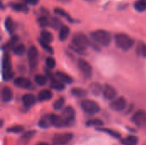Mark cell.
Instances as JSON below:
<instances>
[{"instance_id":"cell-1","label":"cell","mask_w":146,"mask_h":145,"mask_svg":"<svg viewBox=\"0 0 146 145\" xmlns=\"http://www.w3.org/2000/svg\"><path fill=\"white\" fill-rule=\"evenodd\" d=\"M92 38L96 43L103 46H108L111 41L110 33L105 30H97L93 32L92 33Z\"/></svg>"},{"instance_id":"cell-2","label":"cell","mask_w":146,"mask_h":145,"mask_svg":"<svg viewBox=\"0 0 146 145\" xmlns=\"http://www.w3.org/2000/svg\"><path fill=\"white\" fill-rule=\"evenodd\" d=\"M115 43L121 50H128L134 45L135 41L125 33H119L115 36Z\"/></svg>"},{"instance_id":"cell-3","label":"cell","mask_w":146,"mask_h":145,"mask_svg":"<svg viewBox=\"0 0 146 145\" xmlns=\"http://www.w3.org/2000/svg\"><path fill=\"white\" fill-rule=\"evenodd\" d=\"M3 78L4 80H10L14 77V72L12 71V67L10 63V58L8 54H5L3 58Z\"/></svg>"},{"instance_id":"cell-4","label":"cell","mask_w":146,"mask_h":145,"mask_svg":"<svg viewBox=\"0 0 146 145\" xmlns=\"http://www.w3.org/2000/svg\"><path fill=\"white\" fill-rule=\"evenodd\" d=\"M80 106L84 112L90 115H95L100 110L98 103L93 100H83L80 103Z\"/></svg>"},{"instance_id":"cell-5","label":"cell","mask_w":146,"mask_h":145,"mask_svg":"<svg viewBox=\"0 0 146 145\" xmlns=\"http://www.w3.org/2000/svg\"><path fill=\"white\" fill-rule=\"evenodd\" d=\"M62 118L63 119L66 126H70L74 124L75 120V111L73 107L68 106L66 107L62 113Z\"/></svg>"},{"instance_id":"cell-6","label":"cell","mask_w":146,"mask_h":145,"mask_svg":"<svg viewBox=\"0 0 146 145\" xmlns=\"http://www.w3.org/2000/svg\"><path fill=\"white\" fill-rule=\"evenodd\" d=\"M73 138H74V135L69 132L56 133L53 137L52 142L54 145H66L71 142Z\"/></svg>"},{"instance_id":"cell-7","label":"cell","mask_w":146,"mask_h":145,"mask_svg":"<svg viewBox=\"0 0 146 145\" xmlns=\"http://www.w3.org/2000/svg\"><path fill=\"white\" fill-rule=\"evenodd\" d=\"M89 39L83 33H76L72 38V44L82 49H86L89 45Z\"/></svg>"},{"instance_id":"cell-8","label":"cell","mask_w":146,"mask_h":145,"mask_svg":"<svg viewBox=\"0 0 146 145\" xmlns=\"http://www.w3.org/2000/svg\"><path fill=\"white\" fill-rule=\"evenodd\" d=\"M133 122L138 126H146V111L139 109L136 111L132 118Z\"/></svg>"},{"instance_id":"cell-9","label":"cell","mask_w":146,"mask_h":145,"mask_svg":"<svg viewBox=\"0 0 146 145\" xmlns=\"http://www.w3.org/2000/svg\"><path fill=\"white\" fill-rule=\"evenodd\" d=\"M78 67L86 78H87V79L91 78L92 73V68L88 62H86L84 59H79L78 60Z\"/></svg>"},{"instance_id":"cell-10","label":"cell","mask_w":146,"mask_h":145,"mask_svg":"<svg viewBox=\"0 0 146 145\" xmlns=\"http://www.w3.org/2000/svg\"><path fill=\"white\" fill-rule=\"evenodd\" d=\"M38 52L35 46H31L27 51V57L29 61V65L31 68H35L38 64Z\"/></svg>"},{"instance_id":"cell-11","label":"cell","mask_w":146,"mask_h":145,"mask_svg":"<svg viewBox=\"0 0 146 145\" xmlns=\"http://www.w3.org/2000/svg\"><path fill=\"white\" fill-rule=\"evenodd\" d=\"M127 107V100L123 97H120L115 99L110 103V108L115 111H122Z\"/></svg>"},{"instance_id":"cell-12","label":"cell","mask_w":146,"mask_h":145,"mask_svg":"<svg viewBox=\"0 0 146 145\" xmlns=\"http://www.w3.org/2000/svg\"><path fill=\"white\" fill-rule=\"evenodd\" d=\"M46 73H47V75H49V78L51 80V83H50V87L51 88H53L55 90H57V91H62L65 88V85L61 79H56V77L47 70H46Z\"/></svg>"},{"instance_id":"cell-13","label":"cell","mask_w":146,"mask_h":145,"mask_svg":"<svg viewBox=\"0 0 146 145\" xmlns=\"http://www.w3.org/2000/svg\"><path fill=\"white\" fill-rule=\"evenodd\" d=\"M38 126L41 128H49L53 126V114L45 115L38 121Z\"/></svg>"},{"instance_id":"cell-14","label":"cell","mask_w":146,"mask_h":145,"mask_svg":"<svg viewBox=\"0 0 146 145\" xmlns=\"http://www.w3.org/2000/svg\"><path fill=\"white\" fill-rule=\"evenodd\" d=\"M116 94H117V92H116L115 89L110 85H105L104 87L103 88V95L108 100L114 99L115 97Z\"/></svg>"},{"instance_id":"cell-15","label":"cell","mask_w":146,"mask_h":145,"mask_svg":"<svg viewBox=\"0 0 146 145\" xmlns=\"http://www.w3.org/2000/svg\"><path fill=\"white\" fill-rule=\"evenodd\" d=\"M14 84H15V85H16L17 87L24 88V89H28V88H30L31 85H32L31 81H30L28 79L24 78V77H18V78L15 79Z\"/></svg>"},{"instance_id":"cell-16","label":"cell","mask_w":146,"mask_h":145,"mask_svg":"<svg viewBox=\"0 0 146 145\" xmlns=\"http://www.w3.org/2000/svg\"><path fill=\"white\" fill-rule=\"evenodd\" d=\"M1 96H2V101L3 103H9L13 98V91L9 87L4 86L2 89Z\"/></svg>"},{"instance_id":"cell-17","label":"cell","mask_w":146,"mask_h":145,"mask_svg":"<svg viewBox=\"0 0 146 145\" xmlns=\"http://www.w3.org/2000/svg\"><path fill=\"white\" fill-rule=\"evenodd\" d=\"M22 103L25 107L29 108L31 106H33L35 102H36V97H34V95L33 94H25L22 98H21Z\"/></svg>"},{"instance_id":"cell-18","label":"cell","mask_w":146,"mask_h":145,"mask_svg":"<svg viewBox=\"0 0 146 145\" xmlns=\"http://www.w3.org/2000/svg\"><path fill=\"white\" fill-rule=\"evenodd\" d=\"M53 97V93L50 90H43L39 91L38 98L39 101H48L50 100Z\"/></svg>"},{"instance_id":"cell-19","label":"cell","mask_w":146,"mask_h":145,"mask_svg":"<svg viewBox=\"0 0 146 145\" xmlns=\"http://www.w3.org/2000/svg\"><path fill=\"white\" fill-rule=\"evenodd\" d=\"M56 77L61 79L63 83H66V84H72L74 79L71 76H69L68 74L63 73V72H61V71H57L56 72Z\"/></svg>"},{"instance_id":"cell-20","label":"cell","mask_w":146,"mask_h":145,"mask_svg":"<svg viewBox=\"0 0 146 145\" xmlns=\"http://www.w3.org/2000/svg\"><path fill=\"white\" fill-rule=\"evenodd\" d=\"M11 8L15 10V11H19V12H28V8L25 3H14L10 4Z\"/></svg>"},{"instance_id":"cell-21","label":"cell","mask_w":146,"mask_h":145,"mask_svg":"<svg viewBox=\"0 0 146 145\" xmlns=\"http://www.w3.org/2000/svg\"><path fill=\"white\" fill-rule=\"evenodd\" d=\"M90 91L91 92L95 95V96H98L101 93H103V87L100 84L98 83H92L90 85Z\"/></svg>"},{"instance_id":"cell-22","label":"cell","mask_w":146,"mask_h":145,"mask_svg":"<svg viewBox=\"0 0 146 145\" xmlns=\"http://www.w3.org/2000/svg\"><path fill=\"white\" fill-rule=\"evenodd\" d=\"M69 32H70V30L69 28L67 26H62L61 28H60V32H59V39L61 41H65L68 35H69Z\"/></svg>"},{"instance_id":"cell-23","label":"cell","mask_w":146,"mask_h":145,"mask_svg":"<svg viewBox=\"0 0 146 145\" xmlns=\"http://www.w3.org/2000/svg\"><path fill=\"white\" fill-rule=\"evenodd\" d=\"M54 12H55V14H56V15H61V16H62V17H64V18H66L69 22H74V20H73V18L65 11V10H63L62 9H61V8H56L55 9H54Z\"/></svg>"},{"instance_id":"cell-24","label":"cell","mask_w":146,"mask_h":145,"mask_svg":"<svg viewBox=\"0 0 146 145\" xmlns=\"http://www.w3.org/2000/svg\"><path fill=\"white\" fill-rule=\"evenodd\" d=\"M13 52L16 56H22L26 52V46L23 44H19L13 48Z\"/></svg>"},{"instance_id":"cell-25","label":"cell","mask_w":146,"mask_h":145,"mask_svg":"<svg viewBox=\"0 0 146 145\" xmlns=\"http://www.w3.org/2000/svg\"><path fill=\"white\" fill-rule=\"evenodd\" d=\"M34 81H35V83L38 85L43 86V85H46V83H47V78L45 76H44V75L37 74L34 77Z\"/></svg>"},{"instance_id":"cell-26","label":"cell","mask_w":146,"mask_h":145,"mask_svg":"<svg viewBox=\"0 0 146 145\" xmlns=\"http://www.w3.org/2000/svg\"><path fill=\"white\" fill-rule=\"evenodd\" d=\"M71 93L78 97H86L87 94V91L84 89L81 88H73L71 90Z\"/></svg>"},{"instance_id":"cell-27","label":"cell","mask_w":146,"mask_h":145,"mask_svg":"<svg viewBox=\"0 0 146 145\" xmlns=\"http://www.w3.org/2000/svg\"><path fill=\"white\" fill-rule=\"evenodd\" d=\"M86 125L87 126H96V127H99L104 126V122L99 120V119H92L86 121Z\"/></svg>"},{"instance_id":"cell-28","label":"cell","mask_w":146,"mask_h":145,"mask_svg":"<svg viewBox=\"0 0 146 145\" xmlns=\"http://www.w3.org/2000/svg\"><path fill=\"white\" fill-rule=\"evenodd\" d=\"M38 42H39V44L41 45V47L46 51V52H48L49 54H53V49H52V47L49 44L50 43H48V42H46V41H44V40H43V39H38Z\"/></svg>"},{"instance_id":"cell-29","label":"cell","mask_w":146,"mask_h":145,"mask_svg":"<svg viewBox=\"0 0 146 145\" xmlns=\"http://www.w3.org/2000/svg\"><path fill=\"white\" fill-rule=\"evenodd\" d=\"M134 8L139 12H143L146 9V2L145 0H139L135 3Z\"/></svg>"},{"instance_id":"cell-30","label":"cell","mask_w":146,"mask_h":145,"mask_svg":"<svg viewBox=\"0 0 146 145\" xmlns=\"http://www.w3.org/2000/svg\"><path fill=\"white\" fill-rule=\"evenodd\" d=\"M138 138L135 136H128L126 139L122 141V144L125 145H136L138 144Z\"/></svg>"},{"instance_id":"cell-31","label":"cell","mask_w":146,"mask_h":145,"mask_svg":"<svg viewBox=\"0 0 146 145\" xmlns=\"http://www.w3.org/2000/svg\"><path fill=\"white\" fill-rule=\"evenodd\" d=\"M5 28H6L7 32L9 33H12L14 31V23L10 17H7L5 20Z\"/></svg>"},{"instance_id":"cell-32","label":"cell","mask_w":146,"mask_h":145,"mask_svg":"<svg viewBox=\"0 0 146 145\" xmlns=\"http://www.w3.org/2000/svg\"><path fill=\"white\" fill-rule=\"evenodd\" d=\"M41 38L43 40L48 42V43H50L53 41V35L51 32H48V31H42L41 32Z\"/></svg>"},{"instance_id":"cell-33","label":"cell","mask_w":146,"mask_h":145,"mask_svg":"<svg viewBox=\"0 0 146 145\" xmlns=\"http://www.w3.org/2000/svg\"><path fill=\"white\" fill-rule=\"evenodd\" d=\"M64 103H65V99L63 97H60L58 98L53 104V108L56 109V110H60L63 108L64 106Z\"/></svg>"},{"instance_id":"cell-34","label":"cell","mask_w":146,"mask_h":145,"mask_svg":"<svg viewBox=\"0 0 146 145\" xmlns=\"http://www.w3.org/2000/svg\"><path fill=\"white\" fill-rule=\"evenodd\" d=\"M35 132H36L35 131H28V132H25V133L21 136V141H24V142L28 141L29 139H31V138L33 137V135L35 134Z\"/></svg>"},{"instance_id":"cell-35","label":"cell","mask_w":146,"mask_h":145,"mask_svg":"<svg viewBox=\"0 0 146 145\" xmlns=\"http://www.w3.org/2000/svg\"><path fill=\"white\" fill-rule=\"evenodd\" d=\"M50 26H51L53 28H55V29H58V28H61V27L62 26L61 21H60L58 18H56V17H53V18L51 19Z\"/></svg>"},{"instance_id":"cell-36","label":"cell","mask_w":146,"mask_h":145,"mask_svg":"<svg viewBox=\"0 0 146 145\" xmlns=\"http://www.w3.org/2000/svg\"><path fill=\"white\" fill-rule=\"evenodd\" d=\"M23 131V126H10L9 128L7 129L8 132H12V133H20Z\"/></svg>"},{"instance_id":"cell-37","label":"cell","mask_w":146,"mask_h":145,"mask_svg":"<svg viewBox=\"0 0 146 145\" xmlns=\"http://www.w3.org/2000/svg\"><path fill=\"white\" fill-rule=\"evenodd\" d=\"M45 64H46L48 68L52 69V68H54L56 67V61H55V59L53 57L48 56L46 58V60H45Z\"/></svg>"},{"instance_id":"cell-38","label":"cell","mask_w":146,"mask_h":145,"mask_svg":"<svg viewBox=\"0 0 146 145\" xmlns=\"http://www.w3.org/2000/svg\"><path fill=\"white\" fill-rule=\"evenodd\" d=\"M38 22L39 26H42V27H45V26H47L50 24V22H49V21H48L46 16H40L38 19Z\"/></svg>"},{"instance_id":"cell-39","label":"cell","mask_w":146,"mask_h":145,"mask_svg":"<svg viewBox=\"0 0 146 145\" xmlns=\"http://www.w3.org/2000/svg\"><path fill=\"white\" fill-rule=\"evenodd\" d=\"M98 130L102 131V132H107L109 135H110V136H112V137H114V138H120V137H121V135H120L118 132H115V131H112V130H110V129H104V128H99V127H98Z\"/></svg>"},{"instance_id":"cell-40","label":"cell","mask_w":146,"mask_h":145,"mask_svg":"<svg viewBox=\"0 0 146 145\" xmlns=\"http://www.w3.org/2000/svg\"><path fill=\"white\" fill-rule=\"evenodd\" d=\"M69 47H70V49H71L72 50H74V52H76V53H78V54H80V55L86 54V49H82V48L77 47V46H75V45H74V44H71Z\"/></svg>"},{"instance_id":"cell-41","label":"cell","mask_w":146,"mask_h":145,"mask_svg":"<svg viewBox=\"0 0 146 145\" xmlns=\"http://www.w3.org/2000/svg\"><path fill=\"white\" fill-rule=\"evenodd\" d=\"M24 1L29 4H32V5H35L38 3V0H24Z\"/></svg>"},{"instance_id":"cell-42","label":"cell","mask_w":146,"mask_h":145,"mask_svg":"<svg viewBox=\"0 0 146 145\" xmlns=\"http://www.w3.org/2000/svg\"><path fill=\"white\" fill-rule=\"evenodd\" d=\"M140 50H141L143 56H146V45H143V46L141 47Z\"/></svg>"},{"instance_id":"cell-43","label":"cell","mask_w":146,"mask_h":145,"mask_svg":"<svg viewBox=\"0 0 146 145\" xmlns=\"http://www.w3.org/2000/svg\"><path fill=\"white\" fill-rule=\"evenodd\" d=\"M36 145H49L47 143H38V144Z\"/></svg>"},{"instance_id":"cell-44","label":"cell","mask_w":146,"mask_h":145,"mask_svg":"<svg viewBox=\"0 0 146 145\" xmlns=\"http://www.w3.org/2000/svg\"><path fill=\"white\" fill-rule=\"evenodd\" d=\"M86 2H89V3H92V2H95L96 0H85Z\"/></svg>"},{"instance_id":"cell-45","label":"cell","mask_w":146,"mask_h":145,"mask_svg":"<svg viewBox=\"0 0 146 145\" xmlns=\"http://www.w3.org/2000/svg\"><path fill=\"white\" fill-rule=\"evenodd\" d=\"M58 1H60V2H68L69 0H58Z\"/></svg>"},{"instance_id":"cell-46","label":"cell","mask_w":146,"mask_h":145,"mask_svg":"<svg viewBox=\"0 0 146 145\" xmlns=\"http://www.w3.org/2000/svg\"><path fill=\"white\" fill-rule=\"evenodd\" d=\"M145 2H146V0H145Z\"/></svg>"}]
</instances>
